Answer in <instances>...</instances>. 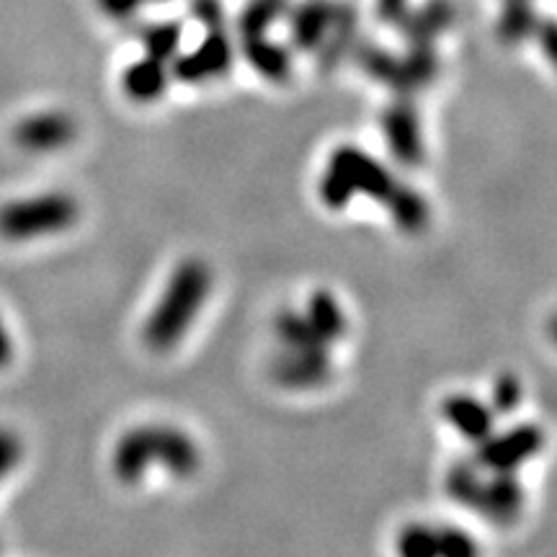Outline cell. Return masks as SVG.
I'll use <instances>...</instances> for the list:
<instances>
[{"instance_id":"27","label":"cell","mask_w":557,"mask_h":557,"mask_svg":"<svg viewBox=\"0 0 557 557\" xmlns=\"http://www.w3.org/2000/svg\"><path fill=\"white\" fill-rule=\"evenodd\" d=\"M521 403V387L519 382L513 377H500L496 382V387H493V408H496V413L500 416H508L511 410H517Z\"/></svg>"},{"instance_id":"19","label":"cell","mask_w":557,"mask_h":557,"mask_svg":"<svg viewBox=\"0 0 557 557\" xmlns=\"http://www.w3.org/2000/svg\"><path fill=\"white\" fill-rule=\"evenodd\" d=\"M276 336L282 341V348H295V351H318V348H329L312 331L310 320L305 312L287 310L276 318Z\"/></svg>"},{"instance_id":"8","label":"cell","mask_w":557,"mask_h":557,"mask_svg":"<svg viewBox=\"0 0 557 557\" xmlns=\"http://www.w3.org/2000/svg\"><path fill=\"white\" fill-rule=\"evenodd\" d=\"M542 431L537 426H517L506 434H491L480 442L478 468L491 472H517L527 459H532L542 449Z\"/></svg>"},{"instance_id":"5","label":"cell","mask_w":557,"mask_h":557,"mask_svg":"<svg viewBox=\"0 0 557 557\" xmlns=\"http://www.w3.org/2000/svg\"><path fill=\"white\" fill-rule=\"evenodd\" d=\"M447 493L459 504L483 513L496 524H508L519 517L524 506V493L513 472H493L491 478L480 475L478 465L457 462L447 475Z\"/></svg>"},{"instance_id":"10","label":"cell","mask_w":557,"mask_h":557,"mask_svg":"<svg viewBox=\"0 0 557 557\" xmlns=\"http://www.w3.org/2000/svg\"><path fill=\"white\" fill-rule=\"evenodd\" d=\"M331 357L325 348L318 351H295V348H282V354L271 364V377L282 387L305 389L318 387L329 380Z\"/></svg>"},{"instance_id":"2","label":"cell","mask_w":557,"mask_h":557,"mask_svg":"<svg viewBox=\"0 0 557 557\" xmlns=\"http://www.w3.org/2000/svg\"><path fill=\"white\" fill-rule=\"evenodd\" d=\"M212 292V269L201 259L181 261L143 329L150 351H171L189 333Z\"/></svg>"},{"instance_id":"24","label":"cell","mask_w":557,"mask_h":557,"mask_svg":"<svg viewBox=\"0 0 557 557\" xmlns=\"http://www.w3.org/2000/svg\"><path fill=\"white\" fill-rule=\"evenodd\" d=\"M400 557H438L436 555V529L426 524H410L398 537Z\"/></svg>"},{"instance_id":"15","label":"cell","mask_w":557,"mask_h":557,"mask_svg":"<svg viewBox=\"0 0 557 557\" xmlns=\"http://www.w3.org/2000/svg\"><path fill=\"white\" fill-rule=\"evenodd\" d=\"M165 86H169V73H165V65L152 58L135 62V65H129L122 75L124 94H127L132 101H139V103H150V101L160 99Z\"/></svg>"},{"instance_id":"3","label":"cell","mask_w":557,"mask_h":557,"mask_svg":"<svg viewBox=\"0 0 557 557\" xmlns=\"http://www.w3.org/2000/svg\"><path fill=\"white\" fill-rule=\"evenodd\" d=\"M400 189L403 181L351 145L333 152L320 178V199L329 209H344L354 197H372L389 207Z\"/></svg>"},{"instance_id":"13","label":"cell","mask_w":557,"mask_h":557,"mask_svg":"<svg viewBox=\"0 0 557 557\" xmlns=\"http://www.w3.org/2000/svg\"><path fill=\"white\" fill-rule=\"evenodd\" d=\"M333 13H336V3L331 0H305L292 11V41L299 50H315L331 29Z\"/></svg>"},{"instance_id":"4","label":"cell","mask_w":557,"mask_h":557,"mask_svg":"<svg viewBox=\"0 0 557 557\" xmlns=\"http://www.w3.org/2000/svg\"><path fill=\"white\" fill-rule=\"evenodd\" d=\"M78 218V199L65 191H45L13 199L0 207V238L9 243L50 238V235L73 227Z\"/></svg>"},{"instance_id":"20","label":"cell","mask_w":557,"mask_h":557,"mask_svg":"<svg viewBox=\"0 0 557 557\" xmlns=\"http://www.w3.org/2000/svg\"><path fill=\"white\" fill-rule=\"evenodd\" d=\"M534 29H537V13L532 9V0H506L498 21V37L506 45H519Z\"/></svg>"},{"instance_id":"1","label":"cell","mask_w":557,"mask_h":557,"mask_svg":"<svg viewBox=\"0 0 557 557\" xmlns=\"http://www.w3.org/2000/svg\"><path fill=\"white\" fill-rule=\"evenodd\" d=\"M165 468L176 478H191L199 470L201 455L197 442L176 426L148 423L129 429L114 447L111 470L116 480L135 485L150 468Z\"/></svg>"},{"instance_id":"22","label":"cell","mask_w":557,"mask_h":557,"mask_svg":"<svg viewBox=\"0 0 557 557\" xmlns=\"http://www.w3.org/2000/svg\"><path fill=\"white\" fill-rule=\"evenodd\" d=\"M289 9V0H250L240 13V34L243 37H259L274 21Z\"/></svg>"},{"instance_id":"11","label":"cell","mask_w":557,"mask_h":557,"mask_svg":"<svg viewBox=\"0 0 557 557\" xmlns=\"http://www.w3.org/2000/svg\"><path fill=\"white\" fill-rule=\"evenodd\" d=\"M382 132L393 150V156L406 165L421 163L423 158V137H421V124H418V114L410 103L400 101L393 103L382 116Z\"/></svg>"},{"instance_id":"17","label":"cell","mask_w":557,"mask_h":557,"mask_svg":"<svg viewBox=\"0 0 557 557\" xmlns=\"http://www.w3.org/2000/svg\"><path fill=\"white\" fill-rule=\"evenodd\" d=\"M305 318L310 320L312 331L318 333V338L323 341L325 346L336 344V341L346 333L344 310H341L338 299L329 295V292H315V295L310 297Z\"/></svg>"},{"instance_id":"26","label":"cell","mask_w":557,"mask_h":557,"mask_svg":"<svg viewBox=\"0 0 557 557\" xmlns=\"http://www.w3.org/2000/svg\"><path fill=\"white\" fill-rule=\"evenodd\" d=\"M21 457H24V442H21V436L11 429H0V480H5L18 468Z\"/></svg>"},{"instance_id":"29","label":"cell","mask_w":557,"mask_h":557,"mask_svg":"<svg viewBox=\"0 0 557 557\" xmlns=\"http://www.w3.org/2000/svg\"><path fill=\"white\" fill-rule=\"evenodd\" d=\"M534 34L540 37V45L542 50H545L547 60L557 67V21L555 18L537 21V29H534Z\"/></svg>"},{"instance_id":"23","label":"cell","mask_w":557,"mask_h":557,"mask_svg":"<svg viewBox=\"0 0 557 557\" xmlns=\"http://www.w3.org/2000/svg\"><path fill=\"white\" fill-rule=\"evenodd\" d=\"M178 45H181V29L176 24H158L143 32L145 58L163 62V65H169V62L176 58Z\"/></svg>"},{"instance_id":"6","label":"cell","mask_w":557,"mask_h":557,"mask_svg":"<svg viewBox=\"0 0 557 557\" xmlns=\"http://www.w3.org/2000/svg\"><path fill=\"white\" fill-rule=\"evenodd\" d=\"M359 62L372 78L395 90H403V94H413V90L429 86L436 78L438 67L436 54L431 52L429 45L413 47L406 58H395L380 47H364L359 52Z\"/></svg>"},{"instance_id":"32","label":"cell","mask_w":557,"mask_h":557,"mask_svg":"<svg viewBox=\"0 0 557 557\" xmlns=\"http://www.w3.org/2000/svg\"><path fill=\"white\" fill-rule=\"evenodd\" d=\"M13 361V341L11 333L5 329L3 318H0V369H5Z\"/></svg>"},{"instance_id":"16","label":"cell","mask_w":557,"mask_h":557,"mask_svg":"<svg viewBox=\"0 0 557 557\" xmlns=\"http://www.w3.org/2000/svg\"><path fill=\"white\" fill-rule=\"evenodd\" d=\"M243 50H246V58L250 65H253L263 78L269 81H287L289 73H292V62H289V54L284 47L274 45V41L263 37H243Z\"/></svg>"},{"instance_id":"28","label":"cell","mask_w":557,"mask_h":557,"mask_svg":"<svg viewBox=\"0 0 557 557\" xmlns=\"http://www.w3.org/2000/svg\"><path fill=\"white\" fill-rule=\"evenodd\" d=\"M191 11L201 24L209 26V29H220L222 26L220 0H191Z\"/></svg>"},{"instance_id":"30","label":"cell","mask_w":557,"mask_h":557,"mask_svg":"<svg viewBox=\"0 0 557 557\" xmlns=\"http://www.w3.org/2000/svg\"><path fill=\"white\" fill-rule=\"evenodd\" d=\"M101 13H107L109 18H127L135 13L139 5L150 3V0H96Z\"/></svg>"},{"instance_id":"21","label":"cell","mask_w":557,"mask_h":557,"mask_svg":"<svg viewBox=\"0 0 557 557\" xmlns=\"http://www.w3.org/2000/svg\"><path fill=\"white\" fill-rule=\"evenodd\" d=\"M387 212L393 214V220L398 222V227L406 230V233H421V230H426L431 220V209L426 205V199H423L416 189H408L406 184H403L398 197L393 199V205L387 207Z\"/></svg>"},{"instance_id":"12","label":"cell","mask_w":557,"mask_h":557,"mask_svg":"<svg viewBox=\"0 0 557 557\" xmlns=\"http://www.w3.org/2000/svg\"><path fill=\"white\" fill-rule=\"evenodd\" d=\"M442 413L449 426L457 429L459 436L472 444L485 442L493 434V423H496V413L470 395H451L444 400Z\"/></svg>"},{"instance_id":"9","label":"cell","mask_w":557,"mask_h":557,"mask_svg":"<svg viewBox=\"0 0 557 557\" xmlns=\"http://www.w3.org/2000/svg\"><path fill=\"white\" fill-rule=\"evenodd\" d=\"M230 62H233L230 39L220 29H212V34L201 41L197 50L173 62V75L184 83H205L225 75Z\"/></svg>"},{"instance_id":"31","label":"cell","mask_w":557,"mask_h":557,"mask_svg":"<svg viewBox=\"0 0 557 557\" xmlns=\"http://www.w3.org/2000/svg\"><path fill=\"white\" fill-rule=\"evenodd\" d=\"M377 13L385 24H400V18L408 13V0H380Z\"/></svg>"},{"instance_id":"7","label":"cell","mask_w":557,"mask_h":557,"mask_svg":"<svg viewBox=\"0 0 557 557\" xmlns=\"http://www.w3.org/2000/svg\"><path fill=\"white\" fill-rule=\"evenodd\" d=\"M78 135V124L67 111H37L13 127V145L32 156H47L67 148Z\"/></svg>"},{"instance_id":"25","label":"cell","mask_w":557,"mask_h":557,"mask_svg":"<svg viewBox=\"0 0 557 557\" xmlns=\"http://www.w3.org/2000/svg\"><path fill=\"white\" fill-rule=\"evenodd\" d=\"M436 555L438 557H480L478 542L459 527L436 529Z\"/></svg>"},{"instance_id":"14","label":"cell","mask_w":557,"mask_h":557,"mask_svg":"<svg viewBox=\"0 0 557 557\" xmlns=\"http://www.w3.org/2000/svg\"><path fill=\"white\" fill-rule=\"evenodd\" d=\"M451 18H455V9H451L449 0H429L423 9L406 13V16L400 18V26H403V34L410 39V45L431 47V41L447 29Z\"/></svg>"},{"instance_id":"18","label":"cell","mask_w":557,"mask_h":557,"mask_svg":"<svg viewBox=\"0 0 557 557\" xmlns=\"http://www.w3.org/2000/svg\"><path fill=\"white\" fill-rule=\"evenodd\" d=\"M354 37H357V13L341 3L336 5V13H333L329 34H325L323 45H320L323 47V54H320L323 67L338 65L354 47Z\"/></svg>"}]
</instances>
